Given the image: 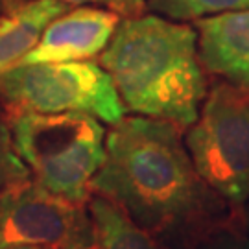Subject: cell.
I'll return each instance as SVG.
<instances>
[{
    "label": "cell",
    "instance_id": "obj_1",
    "mask_svg": "<svg viewBox=\"0 0 249 249\" xmlns=\"http://www.w3.org/2000/svg\"><path fill=\"white\" fill-rule=\"evenodd\" d=\"M181 127L151 116H124L106 137V160L90 194L107 197L164 249H190L225 222V199L197 174Z\"/></svg>",
    "mask_w": 249,
    "mask_h": 249
},
{
    "label": "cell",
    "instance_id": "obj_2",
    "mask_svg": "<svg viewBox=\"0 0 249 249\" xmlns=\"http://www.w3.org/2000/svg\"><path fill=\"white\" fill-rule=\"evenodd\" d=\"M127 111L160 118L187 129L207 96L197 32L157 15L120 20L100 53Z\"/></svg>",
    "mask_w": 249,
    "mask_h": 249
},
{
    "label": "cell",
    "instance_id": "obj_3",
    "mask_svg": "<svg viewBox=\"0 0 249 249\" xmlns=\"http://www.w3.org/2000/svg\"><path fill=\"white\" fill-rule=\"evenodd\" d=\"M6 109L13 146L45 188L76 203H89L90 181L106 160V127L85 113Z\"/></svg>",
    "mask_w": 249,
    "mask_h": 249
},
{
    "label": "cell",
    "instance_id": "obj_4",
    "mask_svg": "<svg viewBox=\"0 0 249 249\" xmlns=\"http://www.w3.org/2000/svg\"><path fill=\"white\" fill-rule=\"evenodd\" d=\"M2 106L36 113H85L116 124L125 106L109 72L94 61L17 65L0 76Z\"/></svg>",
    "mask_w": 249,
    "mask_h": 249
},
{
    "label": "cell",
    "instance_id": "obj_5",
    "mask_svg": "<svg viewBox=\"0 0 249 249\" xmlns=\"http://www.w3.org/2000/svg\"><path fill=\"white\" fill-rule=\"evenodd\" d=\"M187 150L203 181L232 205L249 199V87L214 85L187 133Z\"/></svg>",
    "mask_w": 249,
    "mask_h": 249
},
{
    "label": "cell",
    "instance_id": "obj_6",
    "mask_svg": "<svg viewBox=\"0 0 249 249\" xmlns=\"http://www.w3.org/2000/svg\"><path fill=\"white\" fill-rule=\"evenodd\" d=\"M24 244L46 249L94 246L87 203H76L26 178L0 194V246Z\"/></svg>",
    "mask_w": 249,
    "mask_h": 249
},
{
    "label": "cell",
    "instance_id": "obj_7",
    "mask_svg": "<svg viewBox=\"0 0 249 249\" xmlns=\"http://www.w3.org/2000/svg\"><path fill=\"white\" fill-rule=\"evenodd\" d=\"M120 24V15L96 6L61 13L48 22L37 45L20 65L53 61H85L106 50Z\"/></svg>",
    "mask_w": 249,
    "mask_h": 249
},
{
    "label": "cell",
    "instance_id": "obj_8",
    "mask_svg": "<svg viewBox=\"0 0 249 249\" xmlns=\"http://www.w3.org/2000/svg\"><path fill=\"white\" fill-rule=\"evenodd\" d=\"M194 28L205 69L249 87V8L196 18Z\"/></svg>",
    "mask_w": 249,
    "mask_h": 249
},
{
    "label": "cell",
    "instance_id": "obj_9",
    "mask_svg": "<svg viewBox=\"0 0 249 249\" xmlns=\"http://www.w3.org/2000/svg\"><path fill=\"white\" fill-rule=\"evenodd\" d=\"M67 8L69 4L63 0H30L0 15V76L22 63L48 22Z\"/></svg>",
    "mask_w": 249,
    "mask_h": 249
},
{
    "label": "cell",
    "instance_id": "obj_10",
    "mask_svg": "<svg viewBox=\"0 0 249 249\" xmlns=\"http://www.w3.org/2000/svg\"><path fill=\"white\" fill-rule=\"evenodd\" d=\"M87 207L98 249H164L151 232L107 197L90 194Z\"/></svg>",
    "mask_w": 249,
    "mask_h": 249
},
{
    "label": "cell",
    "instance_id": "obj_11",
    "mask_svg": "<svg viewBox=\"0 0 249 249\" xmlns=\"http://www.w3.org/2000/svg\"><path fill=\"white\" fill-rule=\"evenodd\" d=\"M148 6L170 20H190L249 8V0H148Z\"/></svg>",
    "mask_w": 249,
    "mask_h": 249
},
{
    "label": "cell",
    "instance_id": "obj_12",
    "mask_svg": "<svg viewBox=\"0 0 249 249\" xmlns=\"http://www.w3.org/2000/svg\"><path fill=\"white\" fill-rule=\"evenodd\" d=\"M30 178V170L13 146L6 109L0 106V194L13 183Z\"/></svg>",
    "mask_w": 249,
    "mask_h": 249
},
{
    "label": "cell",
    "instance_id": "obj_13",
    "mask_svg": "<svg viewBox=\"0 0 249 249\" xmlns=\"http://www.w3.org/2000/svg\"><path fill=\"white\" fill-rule=\"evenodd\" d=\"M190 249H249V236L227 222L205 232Z\"/></svg>",
    "mask_w": 249,
    "mask_h": 249
},
{
    "label": "cell",
    "instance_id": "obj_14",
    "mask_svg": "<svg viewBox=\"0 0 249 249\" xmlns=\"http://www.w3.org/2000/svg\"><path fill=\"white\" fill-rule=\"evenodd\" d=\"M63 2H67L69 6L71 4H76V6L87 4V6L106 8L125 18L141 17V15H144V9L148 6V0H63Z\"/></svg>",
    "mask_w": 249,
    "mask_h": 249
},
{
    "label": "cell",
    "instance_id": "obj_15",
    "mask_svg": "<svg viewBox=\"0 0 249 249\" xmlns=\"http://www.w3.org/2000/svg\"><path fill=\"white\" fill-rule=\"evenodd\" d=\"M30 0H0V13H8L13 9L20 8L22 4H26Z\"/></svg>",
    "mask_w": 249,
    "mask_h": 249
},
{
    "label": "cell",
    "instance_id": "obj_16",
    "mask_svg": "<svg viewBox=\"0 0 249 249\" xmlns=\"http://www.w3.org/2000/svg\"><path fill=\"white\" fill-rule=\"evenodd\" d=\"M0 249H46L41 246H24V244H8V246H0Z\"/></svg>",
    "mask_w": 249,
    "mask_h": 249
},
{
    "label": "cell",
    "instance_id": "obj_17",
    "mask_svg": "<svg viewBox=\"0 0 249 249\" xmlns=\"http://www.w3.org/2000/svg\"><path fill=\"white\" fill-rule=\"evenodd\" d=\"M246 227L249 229V205H248V211H246Z\"/></svg>",
    "mask_w": 249,
    "mask_h": 249
},
{
    "label": "cell",
    "instance_id": "obj_18",
    "mask_svg": "<svg viewBox=\"0 0 249 249\" xmlns=\"http://www.w3.org/2000/svg\"><path fill=\"white\" fill-rule=\"evenodd\" d=\"M83 249H98V246L94 244V246H90V248H83Z\"/></svg>",
    "mask_w": 249,
    "mask_h": 249
}]
</instances>
